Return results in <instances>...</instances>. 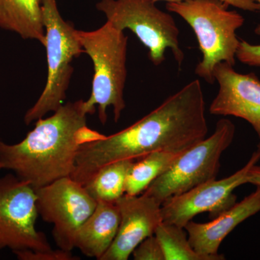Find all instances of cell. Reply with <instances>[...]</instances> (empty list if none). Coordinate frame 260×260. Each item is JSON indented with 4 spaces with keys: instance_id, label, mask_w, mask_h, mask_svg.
I'll list each match as a JSON object with an SVG mask.
<instances>
[{
    "instance_id": "cell-9",
    "label": "cell",
    "mask_w": 260,
    "mask_h": 260,
    "mask_svg": "<svg viewBox=\"0 0 260 260\" xmlns=\"http://www.w3.org/2000/svg\"><path fill=\"white\" fill-rule=\"evenodd\" d=\"M39 215L54 225V242L59 249L72 251L77 231L93 213L97 201L84 186L64 177L35 189Z\"/></svg>"
},
{
    "instance_id": "cell-4",
    "label": "cell",
    "mask_w": 260,
    "mask_h": 260,
    "mask_svg": "<svg viewBox=\"0 0 260 260\" xmlns=\"http://www.w3.org/2000/svg\"><path fill=\"white\" fill-rule=\"evenodd\" d=\"M222 0H182L167 3L168 11L176 13L192 29L201 51L202 60L195 68V74L213 84L214 69L219 63L234 66L240 41L237 31L244 18Z\"/></svg>"
},
{
    "instance_id": "cell-22",
    "label": "cell",
    "mask_w": 260,
    "mask_h": 260,
    "mask_svg": "<svg viewBox=\"0 0 260 260\" xmlns=\"http://www.w3.org/2000/svg\"><path fill=\"white\" fill-rule=\"evenodd\" d=\"M155 2L165 1L167 3H172V2H179L182 0H155ZM225 2L229 5H232L235 8L239 9L246 10L249 12L259 11V5L255 0H222Z\"/></svg>"
},
{
    "instance_id": "cell-18",
    "label": "cell",
    "mask_w": 260,
    "mask_h": 260,
    "mask_svg": "<svg viewBox=\"0 0 260 260\" xmlns=\"http://www.w3.org/2000/svg\"><path fill=\"white\" fill-rule=\"evenodd\" d=\"M154 235L160 243L165 260H217L197 253L190 245L184 228L162 222Z\"/></svg>"
},
{
    "instance_id": "cell-7",
    "label": "cell",
    "mask_w": 260,
    "mask_h": 260,
    "mask_svg": "<svg viewBox=\"0 0 260 260\" xmlns=\"http://www.w3.org/2000/svg\"><path fill=\"white\" fill-rule=\"evenodd\" d=\"M155 0H101L96 8L107 21L124 31L129 29L148 49L150 60L155 66L165 61L167 49L172 51L179 68L184 53L179 43V29L172 15L155 5Z\"/></svg>"
},
{
    "instance_id": "cell-2",
    "label": "cell",
    "mask_w": 260,
    "mask_h": 260,
    "mask_svg": "<svg viewBox=\"0 0 260 260\" xmlns=\"http://www.w3.org/2000/svg\"><path fill=\"white\" fill-rule=\"evenodd\" d=\"M83 100L61 106L47 119H38L35 127L15 145L0 141V165L34 189L61 178L70 177L80 145L106 135L87 126Z\"/></svg>"
},
{
    "instance_id": "cell-8",
    "label": "cell",
    "mask_w": 260,
    "mask_h": 260,
    "mask_svg": "<svg viewBox=\"0 0 260 260\" xmlns=\"http://www.w3.org/2000/svg\"><path fill=\"white\" fill-rule=\"evenodd\" d=\"M37 201L35 189L26 181L13 174L0 178V249H52L45 234L36 228Z\"/></svg>"
},
{
    "instance_id": "cell-21",
    "label": "cell",
    "mask_w": 260,
    "mask_h": 260,
    "mask_svg": "<svg viewBox=\"0 0 260 260\" xmlns=\"http://www.w3.org/2000/svg\"><path fill=\"white\" fill-rule=\"evenodd\" d=\"M236 56L243 64L260 67V45H253L246 41H240Z\"/></svg>"
},
{
    "instance_id": "cell-19",
    "label": "cell",
    "mask_w": 260,
    "mask_h": 260,
    "mask_svg": "<svg viewBox=\"0 0 260 260\" xmlns=\"http://www.w3.org/2000/svg\"><path fill=\"white\" fill-rule=\"evenodd\" d=\"M132 254L135 260H165L161 246L155 235L146 238Z\"/></svg>"
},
{
    "instance_id": "cell-23",
    "label": "cell",
    "mask_w": 260,
    "mask_h": 260,
    "mask_svg": "<svg viewBox=\"0 0 260 260\" xmlns=\"http://www.w3.org/2000/svg\"><path fill=\"white\" fill-rule=\"evenodd\" d=\"M246 183L260 186V165L256 164L250 168L246 175Z\"/></svg>"
},
{
    "instance_id": "cell-15",
    "label": "cell",
    "mask_w": 260,
    "mask_h": 260,
    "mask_svg": "<svg viewBox=\"0 0 260 260\" xmlns=\"http://www.w3.org/2000/svg\"><path fill=\"white\" fill-rule=\"evenodd\" d=\"M43 0H0V28L45 44Z\"/></svg>"
},
{
    "instance_id": "cell-12",
    "label": "cell",
    "mask_w": 260,
    "mask_h": 260,
    "mask_svg": "<svg viewBox=\"0 0 260 260\" xmlns=\"http://www.w3.org/2000/svg\"><path fill=\"white\" fill-rule=\"evenodd\" d=\"M120 223L114 242L100 260H127L162 223L161 204L145 194H124L116 202Z\"/></svg>"
},
{
    "instance_id": "cell-11",
    "label": "cell",
    "mask_w": 260,
    "mask_h": 260,
    "mask_svg": "<svg viewBox=\"0 0 260 260\" xmlns=\"http://www.w3.org/2000/svg\"><path fill=\"white\" fill-rule=\"evenodd\" d=\"M213 76L218 91L210 106L213 115L233 116L249 122L259 138L260 150V80L254 73L241 74L234 66L219 63Z\"/></svg>"
},
{
    "instance_id": "cell-10",
    "label": "cell",
    "mask_w": 260,
    "mask_h": 260,
    "mask_svg": "<svg viewBox=\"0 0 260 260\" xmlns=\"http://www.w3.org/2000/svg\"><path fill=\"white\" fill-rule=\"evenodd\" d=\"M260 159V150L252 154L240 170L226 178L207 181L190 190L168 198L161 204L162 222L184 228L200 213H209L213 218L229 209L237 203L234 189L246 184L250 168Z\"/></svg>"
},
{
    "instance_id": "cell-13",
    "label": "cell",
    "mask_w": 260,
    "mask_h": 260,
    "mask_svg": "<svg viewBox=\"0 0 260 260\" xmlns=\"http://www.w3.org/2000/svg\"><path fill=\"white\" fill-rule=\"evenodd\" d=\"M260 211V186L239 203L225 210L208 223L189 221L184 226L191 247L202 255L225 259L218 249L225 237L246 219Z\"/></svg>"
},
{
    "instance_id": "cell-5",
    "label": "cell",
    "mask_w": 260,
    "mask_h": 260,
    "mask_svg": "<svg viewBox=\"0 0 260 260\" xmlns=\"http://www.w3.org/2000/svg\"><path fill=\"white\" fill-rule=\"evenodd\" d=\"M48 75L45 88L25 114L27 125L57 110L66 99L74 68L72 61L84 53L73 24L62 18L56 0H43Z\"/></svg>"
},
{
    "instance_id": "cell-1",
    "label": "cell",
    "mask_w": 260,
    "mask_h": 260,
    "mask_svg": "<svg viewBox=\"0 0 260 260\" xmlns=\"http://www.w3.org/2000/svg\"><path fill=\"white\" fill-rule=\"evenodd\" d=\"M208 133L203 87L195 79L126 129L80 145L70 177L84 186L108 164L137 160L158 150L180 153Z\"/></svg>"
},
{
    "instance_id": "cell-20",
    "label": "cell",
    "mask_w": 260,
    "mask_h": 260,
    "mask_svg": "<svg viewBox=\"0 0 260 260\" xmlns=\"http://www.w3.org/2000/svg\"><path fill=\"white\" fill-rule=\"evenodd\" d=\"M17 257L21 260H75L80 259L74 256L71 251L59 249L57 250L15 251Z\"/></svg>"
},
{
    "instance_id": "cell-3",
    "label": "cell",
    "mask_w": 260,
    "mask_h": 260,
    "mask_svg": "<svg viewBox=\"0 0 260 260\" xmlns=\"http://www.w3.org/2000/svg\"><path fill=\"white\" fill-rule=\"evenodd\" d=\"M76 35L94 68L91 94L84 101V110L92 115L98 106L99 120L105 125L107 108L112 107L114 121L118 122L126 107L124 90L127 77L128 37L109 21L96 30H76Z\"/></svg>"
},
{
    "instance_id": "cell-17",
    "label": "cell",
    "mask_w": 260,
    "mask_h": 260,
    "mask_svg": "<svg viewBox=\"0 0 260 260\" xmlns=\"http://www.w3.org/2000/svg\"><path fill=\"white\" fill-rule=\"evenodd\" d=\"M135 160H116L104 166L84 185L96 201L116 203L125 194L126 176Z\"/></svg>"
},
{
    "instance_id": "cell-6",
    "label": "cell",
    "mask_w": 260,
    "mask_h": 260,
    "mask_svg": "<svg viewBox=\"0 0 260 260\" xmlns=\"http://www.w3.org/2000/svg\"><path fill=\"white\" fill-rule=\"evenodd\" d=\"M236 127L229 119H220L209 138L186 149L143 194L162 204L166 200L216 179L222 154L232 144Z\"/></svg>"
},
{
    "instance_id": "cell-25",
    "label": "cell",
    "mask_w": 260,
    "mask_h": 260,
    "mask_svg": "<svg viewBox=\"0 0 260 260\" xmlns=\"http://www.w3.org/2000/svg\"><path fill=\"white\" fill-rule=\"evenodd\" d=\"M1 169H3V167H2V166L0 165V170H1Z\"/></svg>"
},
{
    "instance_id": "cell-16",
    "label": "cell",
    "mask_w": 260,
    "mask_h": 260,
    "mask_svg": "<svg viewBox=\"0 0 260 260\" xmlns=\"http://www.w3.org/2000/svg\"><path fill=\"white\" fill-rule=\"evenodd\" d=\"M181 153L158 150L135 160L126 176L125 194H143L155 179L172 165Z\"/></svg>"
},
{
    "instance_id": "cell-14",
    "label": "cell",
    "mask_w": 260,
    "mask_h": 260,
    "mask_svg": "<svg viewBox=\"0 0 260 260\" xmlns=\"http://www.w3.org/2000/svg\"><path fill=\"white\" fill-rule=\"evenodd\" d=\"M120 223L116 203L98 201L93 213L77 231L74 248L89 257L100 260L112 245Z\"/></svg>"
},
{
    "instance_id": "cell-24",
    "label": "cell",
    "mask_w": 260,
    "mask_h": 260,
    "mask_svg": "<svg viewBox=\"0 0 260 260\" xmlns=\"http://www.w3.org/2000/svg\"><path fill=\"white\" fill-rule=\"evenodd\" d=\"M255 1L256 2V3H258V4H259V8H260V0H255ZM259 11H260V10H259ZM254 32H255L256 35L259 36V37H260V25H258V26L256 27V28H255V30H254Z\"/></svg>"
}]
</instances>
